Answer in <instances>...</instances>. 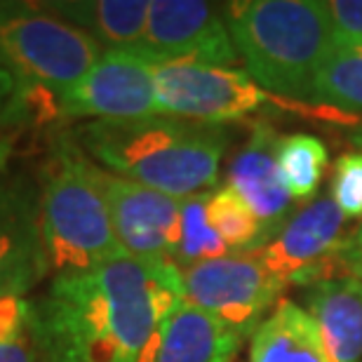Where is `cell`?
I'll return each mask as SVG.
<instances>
[{"label":"cell","instance_id":"6da1fadb","mask_svg":"<svg viewBox=\"0 0 362 362\" xmlns=\"http://www.w3.org/2000/svg\"><path fill=\"white\" fill-rule=\"evenodd\" d=\"M181 299L175 264L122 257L52 278L31 299L28 329L40 362H139Z\"/></svg>","mask_w":362,"mask_h":362},{"label":"cell","instance_id":"7a4b0ae2","mask_svg":"<svg viewBox=\"0 0 362 362\" xmlns=\"http://www.w3.org/2000/svg\"><path fill=\"white\" fill-rule=\"evenodd\" d=\"M74 132L99 168L175 198L212 191L228 144L223 125L163 113L136 120H92Z\"/></svg>","mask_w":362,"mask_h":362},{"label":"cell","instance_id":"3957f363","mask_svg":"<svg viewBox=\"0 0 362 362\" xmlns=\"http://www.w3.org/2000/svg\"><path fill=\"white\" fill-rule=\"evenodd\" d=\"M38 181L42 243L52 278L127 257L99 188L97 163L83 151L74 129L54 127L47 134Z\"/></svg>","mask_w":362,"mask_h":362},{"label":"cell","instance_id":"277c9868","mask_svg":"<svg viewBox=\"0 0 362 362\" xmlns=\"http://www.w3.org/2000/svg\"><path fill=\"white\" fill-rule=\"evenodd\" d=\"M221 12L259 88L313 101L317 74L337 47L322 0H233Z\"/></svg>","mask_w":362,"mask_h":362},{"label":"cell","instance_id":"5b68a950","mask_svg":"<svg viewBox=\"0 0 362 362\" xmlns=\"http://www.w3.org/2000/svg\"><path fill=\"white\" fill-rule=\"evenodd\" d=\"M104 47L40 3L0 0V57L33 88L62 94L97 64Z\"/></svg>","mask_w":362,"mask_h":362},{"label":"cell","instance_id":"8992f818","mask_svg":"<svg viewBox=\"0 0 362 362\" xmlns=\"http://www.w3.org/2000/svg\"><path fill=\"white\" fill-rule=\"evenodd\" d=\"M179 273L184 299L245 339L255 334L287 287L285 280L273 275L250 252H230Z\"/></svg>","mask_w":362,"mask_h":362},{"label":"cell","instance_id":"52a82bcc","mask_svg":"<svg viewBox=\"0 0 362 362\" xmlns=\"http://www.w3.org/2000/svg\"><path fill=\"white\" fill-rule=\"evenodd\" d=\"M158 113L223 125L259 111L269 92L252 81L245 69L207 64H158Z\"/></svg>","mask_w":362,"mask_h":362},{"label":"cell","instance_id":"ba28073f","mask_svg":"<svg viewBox=\"0 0 362 362\" xmlns=\"http://www.w3.org/2000/svg\"><path fill=\"white\" fill-rule=\"evenodd\" d=\"M59 122L136 120L158 113L156 66L127 49H104L76 85L54 97Z\"/></svg>","mask_w":362,"mask_h":362},{"label":"cell","instance_id":"9c48e42d","mask_svg":"<svg viewBox=\"0 0 362 362\" xmlns=\"http://www.w3.org/2000/svg\"><path fill=\"white\" fill-rule=\"evenodd\" d=\"M132 52L153 66H233L240 59L219 5L202 0H151L144 38Z\"/></svg>","mask_w":362,"mask_h":362},{"label":"cell","instance_id":"30bf717a","mask_svg":"<svg viewBox=\"0 0 362 362\" xmlns=\"http://www.w3.org/2000/svg\"><path fill=\"white\" fill-rule=\"evenodd\" d=\"M49 275L40 219V181L28 170L0 172V296H26Z\"/></svg>","mask_w":362,"mask_h":362},{"label":"cell","instance_id":"8fae6325","mask_svg":"<svg viewBox=\"0 0 362 362\" xmlns=\"http://www.w3.org/2000/svg\"><path fill=\"white\" fill-rule=\"evenodd\" d=\"M97 181L125 255L139 262L172 264L179 243L181 198L111 175L99 165Z\"/></svg>","mask_w":362,"mask_h":362},{"label":"cell","instance_id":"7c38bea8","mask_svg":"<svg viewBox=\"0 0 362 362\" xmlns=\"http://www.w3.org/2000/svg\"><path fill=\"white\" fill-rule=\"evenodd\" d=\"M346 216L332 195H320L282 223L262 247L252 250L266 269L287 285H315L344 240Z\"/></svg>","mask_w":362,"mask_h":362},{"label":"cell","instance_id":"4fadbf2b","mask_svg":"<svg viewBox=\"0 0 362 362\" xmlns=\"http://www.w3.org/2000/svg\"><path fill=\"white\" fill-rule=\"evenodd\" d=\"M282 134L269 122H255L247 144L238 151L228 168V184L262 221L269 238L289 219L294 198L280 175L278 148Z\"/></svg>","mask_w":362,"mask_h":362},{"label":"cell","instance_id":"5bb4252c","mask_svg":"<svg viewBox=\"0 0 362 362\" xmlns=\"http://www.w3.org/2000/svg\"><path fill=\"white\" fill-rule=\"evenodd\" d=\"M245 337L181 299L158 325L139 362H235Z\"/></svg>","mask_w":362,"mask_h":362},{"label":"cell","instance_id":"9a60e30c","mask_svg":"<svg viewBox=\"0 0 362 362\" xmlns=\"http://www.w3.org/2000/svg\"><path fill=\"white\" fill-rule=\"evenodd\" d=\"M301 299L322 332L332 362H362V280L315 282L303 287Z\"/></svg>","mask_w":362,"mask_h":362},{"label":"cell","instance_id":"2e32d148","mask_svg":"<svg viewBox=\"0 0 362 362\" xmlns=\"http://www.w3.org/2000/svg\"><path fill=\"white\" fill-rule=\"evenodd\" d=\"M250 362H332V356L313 315L280 299L252 334Z\"/></svg>","mask_w":362,"mask_h":362},{"label":"cell","instance_id":"e0dca14e","mask_svg":"<svg viewBox=\"0 0 362 362\" xmlns=\"http://www.w3.org/2000/svg\"><path fill=\"white\" fill-rule=\"evenodd\" d=\"M54 17L88 33L104 49H132L144 38L151 0H49Z\"/></svg>","mask_w":362,"mask_h":362},{"label":"cell","instance_id":"ac0fdd59","mask_svg":"<svg viewBox=\"0 0 362 362\" xmlns=\"http://www.w3.org/2000/svg\"><path fill=\"white\" fill-rule=\"evenodd\" d=\"M54 94L33 88L0 57V134L10 136L26 125L57 122Z\"/></svg>","mask_w":362,"mask_h":362},{"label":"cell","instance_id":"d6986e66","mask_svg":"<svg viewBox=\"0 0 362 362\" xmlns=\"http://www.w3.org/2000/svg\"><path fill=\"white\" fill-rule=\"evenodd\" d=\"M327 146L313 134H287L278 148L280 175L294 200H310L327 170Z\"/></svg>","mask_w":362,"mask_h":362},{"label":"cell","instance_id":"ffe728a7","mask_svg":"<svg viewBox=\"0 0 362 362\" xmlns=\"http://www.w3.org/2000/svg\"><path fill=\"white\" fill-rule=\"evenodd\" d=\"M207 219L230 252H252L269 240L262 221L230 186L209 191Z\"/></svg>","mask_w":362,"mask_h":362},{"label":"cell","instance_id":"44dd1931","mask_svg":"<svg viewBox=\"0 0 362 362\" xmlns=\"http://www.w3.org/2000/svg\"><path fill=\"white\" fill-rule=\"evenodd\" d=\"M207 200L209 191L181 198V226H179V243L172 257V264L179 271L188 266L209 262L230 255L228 245L216 235L212 223L207 219Z\"/></svg>","mask_w":362,"mask_h":362},{"label":"cell","instance_id":"7402d4cb","mask_svg":"<svg viewBox=\"0 0 362 362\" xmlns=\"http://www.w3.org/2000/svg\"><path fill=\"white\" fill-rule=\"evenodd\" d=\"M313 104L362 111V49L334 47L317 74Z\"/></svg>","mask_w":362,"mask_h":362},{"label":"cell","instance_id":"603a6c76","mask_svg":"<svg viewBox=\"0 0 362 362\" xmlns=\"http://www.w3.org/2000/svg\"><path fill=\"white\" fill-rule=\"evenodd\" d=\"M332 200L346 219H362V151H349L337 158Z\"/></svg>","mask_w":362,"mask_h":362},{"label":"cell","instance_id":"cb8c5ba5","mask_svg":"<svg viewBox=\"0 0 362 362\" xmlns=\"http://www.w3.org/2000/svg\"><path fill=\"white\" fill-rule=\"evenodd\" d=\"M327 17L334 45L362 49V0H327Z\"/></svg>","mask_w":362,"mask_h":362},{"label":"cell","instance_id":"d4e9b609","mask_svg":"<svg viewBox=\"0 0 362 362\" xmlns=\"http://www.w3.org/2000/svg\"><path fill=\"white\" fill-rule=\"evenodd\" d=\"M334 266L339 278H356L362 280V223L344 235L341 245L334 252Z\"/></svg>","mask_w":362,"mask_h":362},{"label":"cell","instance_id":"484cf974","mask_svg":"<svg viewBox=\"0 0 362 362\" xmlns=\"http://www.w3.org/2000/svg\"><path fill=\"white\" fill-rule=\"evenodd\" d=\"M0 362H40L31 339V329H28V334L17 339V341L0 346Z\"/></svg>","mask_w":362,"mask_h":362},{"label":"cell","instance_id":"4316f807","mask_svg":"<svg viewBox=\"0 0 362 362\" xmlns=\"http://www.w3.org/2000/svg\"><path fill=\"white\" fill-rule=\"evenodd\" d=\"M12 153H14V134L0 136V172L7 168V163H10Z\"/></svg>","mask_w":362,"mask_h":362},{"label":"cell","instance_id":"83f0119b","mask_svg":"<svg viewBox=\"0 0 362 362\" xmlns=\"http://www.w3.org/2000/svg\"><path fill=\"white\" fill-rule=\"evenodd\" d=\"M356 144H360V146H362V129H360L358 136H356Z\"/></svg>","mask_w":362,"mask_h":362}]
</instances>
